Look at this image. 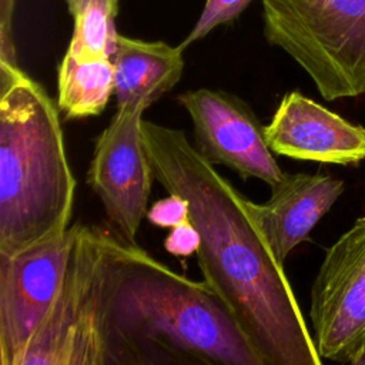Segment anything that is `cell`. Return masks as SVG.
<instances>
[{"mask_svg":"<svg viewBox=\"0 0 365 365\" xmlns=\"http://www.w3.org/2000/svg\"><path fill=\"white\" fill-rule=\"evenodd\" d=\"M110 235L81 224L60 295L17 365H110L103 307Z\"/></svg>","mask_w":365,"mask_h":365,"instance_id":"obj_5","label":"cell"},{"mask_svg":"<svg viewBox=\"0 0 365 365\" xmlns=\"http://www.w3.org/2000/svg\"><path fill=\"white\" fill-rule=\"evenodd\" d=\"M57 107L17 63L0 61V254L70 227L76 178Z\"/></svg>","mask_w":365,"mask_h":365,"instance_id":"obj_3","label":"cell"},{"mask_svg":"<svg viewBox=\"0 0 365 365\" xmlns=\"http://www.w3.org/2000/svg\"><path fill=\"white\" fill-rule=\"evenodd\" d=\"M177 100L191 118L197 150L210 163L269 187L284 177L285 171L267 144L264 125L242 98L222 90L197 88Z\"/></svg>","mask_w":365,"mask_h":365,"instance_id":"obj_9","label":"cell"},{"mask_svg":"<svg viewBox=\"0 0 365 365\" xmlns=\"http://www.w3.org/2000/svg\"><path fill=\"white\" fill-rule=\"evenodd\" d=\"M264 134L274 154L299 161L355 165L365 158V127L297 90L281 98Z\"/></svg>","mask_w":365,"mask_h":365,"instance_id":"obj_10","label":"cell"},{"mask_svg":"<svg viewBox=\"0 0 365 365\" xmlns=\"http://www.w3.org/2000/svg\"><path fill=\"white\" fill-rule=\"evenodd\" d=\"M74 21L67 51L81 58H111L118 33L115 17L120 0H64Z\"/></svg>","mask_w":365,"mask_h":365,"instance_id":"obj_14","label":"cell"},{"mask_svg":"<svg viewBox=\"0 0 365 365\" xmlns=\"http://www.w3.org/2000/svg\"><path fill=\"white\" fill-rule=\"evenodd\" d=\"M16 0H0V61L17 63L13 43V11Z\"/></svg>","mask_w":365,"mask_h":365,"instance_id":"obj_18","label":"cell"},{"mask_svg":"<svg viewBox=\"0 0 365 365\" xmlns=\"http://www.w3.org/2000/svg\"><path fill=\"white\" fill-rule=\"evenodd\" d=\"M110 365H265L220 295L111 231L103 284Z\"/></svg>","mask_w":365,"mask_h":365,"instance_id":"obj_2","label":"cell"},{"mask_svg":"<svg viewBox=\"0 0 365 365\" xmlns=\"http://www.w3.org/2000/svg\"><path fill=\"white\" fill-rule=\"evenodd\" d=\"M354 365H365V349H364V352L358 356V359L354 362Z\"/></svg>","mask_w":365,"mask_h":365,"instance_id":"obj_19","label":"cell"},{"mask_svg":"<svg viewBox=\"0 0 365 365\" xmlns=\"http://www.w3.org/2000/svg\"><path fill=\"white\" fill-rule=\"evenodd\" d=\"M188 201L177 192H168V197L155 201L148 208L145 217L155 227L173 228L188 220Z\"/></svg>","mask_w":365,"mask_h":365,"instance_id":"obj_16","label":"cell"},{"mask_svg":"<svg viewBox=\"0 0 365 365\" xmlns=\"http://www.w3.org/2000/svg\"><path fill=\"white\" fill-rule=\"evenodd\" d=\"M180 46L118 36L111 56L117 106L143 104L147 108L181 78L184 57Z\"/></svg>","mask_w":365,"mask_h":365,"instance_id":"obj_12","label":"cell"},{"mask_svg":"<svg viewBox=\"0 0 365 365\" xmlns=\"http://www.w3.org/2000/svg\"><path fill=\"white\" fill-rule=\"evenodd\" d=\"M264 36L322 98L365 94V0H262Z\"/></svg>","mask_w":365,"mask_h":365,"instance_id":"obj_4","label":"cell"},{"mask_svg":"<svg viewBox=\"0 0 365 365\" xmlns=\"http://www.w3.org/2000/svg\"><path fill=\"white\" fill-rule=\"evenodd\" d=\"M81 224L17 254H0V365H17L54 307Z\"/></svg>","mask_w":365,"mask_h":365,"instance_id":"obj_6","label":"cell"},{"mask_svg":"<svg viewBox=\"0 0 365 365\" xmlns=\"http://www.w3.org/2000/svg\"><path fill=\"white\" fill-rule=\"evenodd\" d=\"M57 106L66 118L98 115L114 94L111 58H81L66 51L57 77Z\"/></svg>","mask_w":365,"mask_h":365,"instance_id":"obj_13","label":"cell"},{"mask_svg":"<svg viewBox=\"0 0 365 365\" xmlns=\"http://www.w3.org/2000/svg\"><path fill=\"white\" fill-rule=\"evenodd\" d=\"M252 0H205L202 11L188 33V36L178 44L182 50L190 44L201 40L214 29L234 21Z\"/></svg>","mask_w":365,"mask_h":365,"instance_id":"obj_15","label":"cell"},{"mask_svg":"<svg viewBox=\"0 0 365 365\" xmlns=\"http://www.w3.org/2000/svg\"><path fill=\"white\" fill-rule=\"evenodd\" d=\"M342 191L344 181L327 174L285 173L271 187L265 202L251 201L254 221L281 264L297 245L308 240Z\"/></svg>","mask_w":365,"mask_h":365,"instance_id":"obj_11","label":"cell"},{"mask_svg":"<svg viewBox=\"0 0 365 365\" xmlns=\"http://www.w3.org/2000/svg\"><path fill=\"white\" fill-rule=\"evenodd\" d=\"M154 178L190 205L201 244L202 279L232 312L265 365H321L314 338L287 278L254 221L248 200L220 174L185 133L141 121Z\"/></svg>","mask_w":365,"mask_h":365,"instance_id":"obj_1","label":"cell"},{"mask_svg":"<svg viewBox=\"0 0 365 365\" xmlns=\"http://www.w3.org/2000/svg\"><path fill=\"white\" fill-rule=\"evenodd\" d=\"M309 318L319 356L354 365L365 349V217L327 250L311 288Z\"/></svg>","mask_w":365,"mask_h":365,"instance_id":"obj_7","label":"cell"},{"mask_svg":"<svg viewBox=\"0 0 365 365\" xmlns=\"http://www.w3.org/2000/svg\"><path fill=\"white\" fill-rule=\"evenodd\" d=\"M201 237L194 224L188 220L170 228L164 240V248L168 254L175 257H190L200 248Z\"/></svg>","mask_w":365,"mask_h":365,"instance_id":"obj_17","label":"cell"},{"mask_svg":"<svg viewBox=\"0 0 365 365\" xmlns=\"http://www.w3.org/2000/svg\"><path fill=\"white\" fill-rule=\"evenodd\" d=\"M145 108L143 104L117 106L96 140L87 173V182L103 202L113 232L128 242H137L155 180L141 140Z\"/></svg>","mask_w":365,"mask_h":365,"instance_id":"obj_8","label":"cell"}]
</instances>
